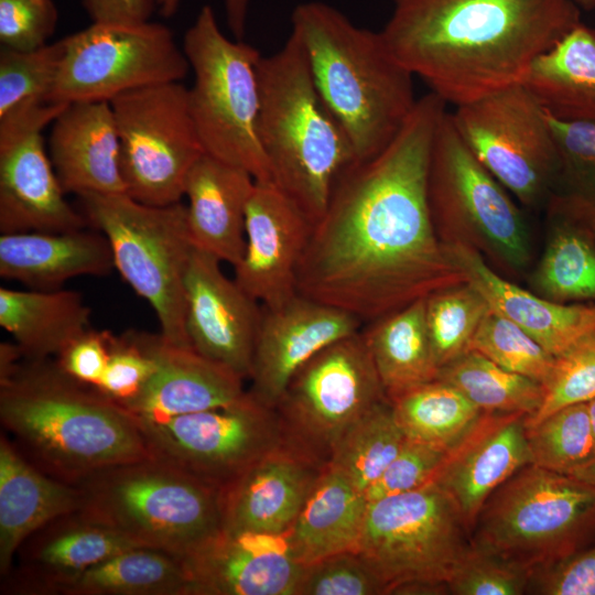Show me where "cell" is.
<instances>
[{"mask_svg":"<svg viewBox=\"0 0 595 595\" xmlns=\"http://www.w3.org/2000/svg\"><path fill=\"white\" fill-rule=\"evenodd\" d=\"M447 105L428 93L397 137L337 178L313 226L296 292L364 324L466 282L442 242L429 203V170Z\"/></svg>","mask_w":595,"mask_h":595,"instance_id":"6da1fadb","label":"cell"},{"mask_svg":"<svg viewBox=\"0 0 595 595\" xmlns=\"http://www.w3.org/2000/svg\"><path fill=\"white\" fill-rule=\"evenodd\" d=\"M380 33L393 57L454 107L522 82L578 25L571 0H390Z\"/></svg>","mask_w":595,"mask_h":595,"instance_id":"7a4b0ae2","label":"cell"},{"mask_svg":"<svg viewBox=\"0 0 595 595\" xmlns=\"http://www.w3.org/2000/svg\"><path fill=\"white\" fill-rule=\"evenodd\" d=\"M0 422L29 462L73 485L152 457L138 418L54 358H23L0 372Z\"/></svg>","mask_w":595,"mask_h":595,"instance_id":"3957f363","label":"cell"},{"mask_svg":"<svg viewBox=\"0 0 595 595\" xmlns=\"http://www.w3.org/2000/svg\"><path fill=\"white\" fill-rule=\"evenodd\" d=\"M291 25L316 89L347 134L356 162L380 153L416 104L414 76L393 57L380 31L357 26L331 4H298Z\"/></svg>","mask_w":595,"mask_h":595,"instance_id":"277c9868","label":"cell"},{"mask_svg":"<svg viewBox=\"0 0 595 595\" xmlns=\"http://www.w3.org/2000/svg\"><path fill=\"white\" fill-rule=\"evenodd\" d=\"M259 136L272 182L315 225L339 175L356 162L350 141L314 84L291 33L258 64Z\"/></svg>","mask_w":595,"mask_h":595,"instance_id":"5b68a950","label":"cell"},{"mask_svg":"<svg viewBox=\"0 0 595 595\" xmlns=\"http://www.w3.org/2000/svg\"><path fill=\"white\" fill-rule=\"evenodd\" d=\"M77 486L83 510L181 561L223 530L220 491L155 457L99 470Z\"/></svg>","mask_w":595,"mask_h":595,"instance_id":"8992f818","label":"cell"},{"mask_svg":"<svg viewBox=\"0 0 595 595\" xmlns=\"http://www.w3.org/2000/svg\"><path fill=\"white\" fill-rule=\"evenodd\" d=\"M183 51L194 74L188 106L204 152L256 182L273 183L259 136V52L228 39L210 6L187 29Z\"/></svg>","mask_w":595,"mask_h":595,"instance_id":"52a82bcc","label":"cell"},{"mask_svg":"<svg viewBox=\"0 0 595 595\" xmlns=\"http://www.w3.org/2000/svg\"><path fill=\"white\" fill-rule=\"evenodd\" d=\"M473 529L474 547L534 573L595 533V486L529 464L493 493Z\"/></svg>","mask_w":595,"mask_h":595,"instance_id":"ba28073f","label":"cell"},{"mask_svg":"<svg viewBox=\"0 0 595 595\" xmlns=\"http://www.w3.org/2000/svg\"><path fill=\"white\" fill-rule=\"evenodd\" d=\"M78 197L88 224L108 239L115 269L155 312L160 333L173 344L191 347L185 275L195 247L186 205H147L126 193Z\"/></svg>","mask_w":595,"mask_h":595,"instance_id":"9c48e42d","label":"cell"},{"mask_svg":"<svg viewBox=\"0 0 595 595\" xmlns=\"http://www.w3.org/2000/svg\"><path fill=\"white\" fill-rule=\"evenodd\" d=\"M461 512L436 483L369 501L357 551L387 594H439L472 542Z\"/></svg>","mask_w":595,"mask_h":595,"instance_id":"30bf717a","label":"cell"},{"mask_svg":"<svg viewBox=\"0 0 595 595\" xmlns=\"http://www.w3.org/2000/svg\"><path fill=\"white\" fill-rule=\"evenodd\" d=\"M428 190L443 244H466L510 271L528 267L531 244L522 212L467 148L448 111L434 137Z\"/></svg>","mask_w":595,"mask_h":595,"instance_id":"8fae6325","label":"cell"},{"mask_svg":"<svg viewBox=\"0 0 595 595\" xmlns=\"http://www.w3.org/2000/svg\"><path fill=\"white\" fill-rule=\"evenodd\" d=\"M386 398L360 331L301 366L274 410L285 444L325 466L345 430Z\"/></svg>","mask_w":595,"mask_h":595,"instance_id":"7c38bea8","label":"cell"},{"mask_svg":"<svg viewBox=\"0 0 595 595\" xmlns=\"http://www.w3.org/2000/svg\"><path fill=\"white\" fill-rule=\"evenodd\" d=\"M120 142L126 194L165 206L184 197L187 175L205 153L188 106V88L163 83L110 101Z\"/></svg>","mask_w":595,"mask_h":595,"instance_id":"4fadbf2b","label":"cell"},{"mask_svg":"<svg viewBox=\"0 0 595 595\" xmlns=\"http://www.w3.org/2000/svg\"><path fill=\"white\" fill-rule=\"evenodd\" d=\"M459 137L479 163L522 205L549 202L559 160L547 113L515 84L450 112Z\"/></svg>","mask_w":595,"mask_h":595,"instance_id":"5bb4252c","label":"cell"},{"mask_svg":"<svg viewBox=\"0 0 595 595\" xmlns=\"http://www.w3.org/2000/svg\"><path fill=\"white\" fill-rule=\"evenodd\" d=\"M62 41L55 102L111 101L131 90L181 82L191 71L171 29L158 22L91 23Z\"/></svg>","mask_w":595,"mask_h":595,"instance_id":"9a60e30c","label":"cell"},{"mask_svg":"<svg viewBox=\"0 0 595 595\" xmlns=\"http://www.w3.org/2000/svg\"><path fill=\"white\" fill-rule=\"evenodd\" d=\"M138 423L152 457L220 493L285 443L275 410L248 390L226 405L160 420L138 418Z\"/></svg>","mask_w":595,"mask_h":595,"instance_id":"2e32d148","label":"cell"},{"mask_svg":"<svg viewBox=\"0 0 595 595\" xmlns=\"http://www.w3.org/2000/svg\"><path fill=\"white\" fill-rule=\"evenodd\" d=\"M67 104L47 102L0 117V230L60 232L89 224L65 198L43 139Z\"/></svg>","mask_w":595,"mask_h":595,"instance_id":"e0dca14e","label":"cell"},{"mask_svg":"<svg viewBox=\"0 0 595 595\" xmlns=\"http://www.w3.org/2000/svg\"><path fill=\"white\" fill-rule=\"evenodd\" d=\"M216 257L194 248L185 275L192 348L249 378L262 305L227 278Z\"/></svg>","mask_w":595,"mask_h":595,"instance_id":"ac0fdd59","label":"cell"},{"mask_svg":"<svg viewBox=\"0 0 595 595\" xmlns=\"http://www.w3.org/2000/svg\"><path fill=\"white\" fill-rule=\"evenodd\" d=\"M313 226L273 183L256 182L246 208V246L234 267V280L262 306H277L293 298Z\"/></svg>","mask_w":595,"mask_h":595,"instance_id":"d6986e66","label":"cell"},{"mask_svg":"<svg viewBox=\"0 0 595 595\" xmlns=\"http://www.w3.org/2000/svg\"><path fill=\"white\" fill-rule=\"evenodd\" d=\"M355 315L295 294L267 307L257 333L248 390L267 407H275L295 371L331 344L361 331Z\"/></svg>","mask_w":595,"mask_h":595,"instance_id":"ffe728a7","label":"cell"},{"mask_svg":"<svg viewBox=\"0 0 595 595\" xmlns=\"http://www.w3.org/2000/svg\"><path fill=\"white\" fill-rule=\"evenodd\" d=\"M140 547L82 508L48 521L17 551L1 594L58 595L63 586L90 567Z\"/></svg>","mask_w":595,"mask_h":595,"instance_id":"44dd1931","label":"cell"},{"mask_svg":"<svg viewBox=\"0 0 595 595\" xmlns=\"http://www.w3.org/2000/svg\"><path fill=\"white\" fill-rule=\"evenodd\" d=\"M182 562L190 595H296L303 569L283 536L225 530Z\"/></svg>","mask_w":595,"mask_h":595,"instance_id":"7402d4cb","label":"cell"},{"mask_svg":"<svg viewBox=\"0 0 595 595\" xmlns=\"http://www.w3.org/2000/svg\"><path fill=\"white\" fill-rule=\"evenodd\" d=\"M526 416L483 413L437 473L433 483L453 499L468 530L493 493L531 464Z\"/></svg>","mask_w":595,"mask_h":595,"instance_id":"603a6c76","label":"cell"},{"mask_svg":"<svg viewBox=\"0 0 595 595\" xmlns=\"http://www.w3.org/2000/svg\"><path fill=\"white\" fill-rule=\"evenodd\" d=\"M155 364L141 392L123 408L149 420L167 419L226 405L247 390L244 378L192 347L167 340L161 333L133 331Z\"/></svg>","mask_w":595,"mask_h":595,"instance_id":"cb8c5ba5","label":"cell"},{"mask_svg":"<svg viewBox=\"0 0 595 595\" xmlns=\"http://www.w3.org/2000/svg\"><path fill=\"white\" fill-rule=\"evenodd\" d=\"M323 467L285 443L270 451L220 493L223 530L283 536Z\"/></svg>","mask_w":595,"mask_h":595,"instance_id":"d4e9b609","label":"cell"},{"mask_svg":"<svg viewBox=\"0 0 595 595\" xmlns=\"http://www.w3.org/2000/svg\"><path fill=\"white\" fill-rule=\"evenodd\" d=\"M47 151L66 194L126 193L110 101L67 104L52 122Z\"/></svg>","mask_w":595,"mask_h":595,"instance_id":"484cf974","label":"cell"},{"mask_svg":"<svg viewBox=\"0 0 595 595\" xmlns=\"http://www.w3.org/2000/svg\"><path fill=\"white\" fill-rule=\"evenodd\" d=\"M444 246L489 307L522 328L552 356L595 331V305L550 301L502 278L475 248L458 241Z\"/></svg>","mask_w":595,"mask_h":595,"instance_id":"4316f807","label":"cell"},{"mask_svg":"<svg viewBox=\"0 0 595 595\" xmlns=\"http://www.w3.org/2000/svg\"><path fill=\"white\" fill-rule=\"evenodd\" d=\"M255 178L244 169L204 153L192 166L184 196L195 248L235 267L242 257L246 208Z\"/></svg>","mask_w":595,"mask_h":595,"instance_id":"83f0119b","label":"cell"},{"mask_svg":"<svg viewBox=\"0 0 595 595\" xmlns=\"http://www.w3.org/2000/svg\"><path fill=\"white\" fill-rule=\"evenodd\" d=\"M115 269L110 244L99 230L1 234L0 275L33 290H57L72 278Z\"/></svg>","mask_w":595,"mask_h":595,"instance_id":"f1b7e54d","label":"cell"},{"mask_svg":"<svg viewBox=\"0 0 595 595\" xmlns=\"http://www.w3.org/2000/svg\"><path fill=\"white\" fill-rule=\"evenodd\" d=\"M77 485L58 480L29 462L10 437L0 436V576L12 567L22 542L39 528L82 508Z\"/></svg>","mask_w":595,"mask_h":595,"instance_id":"f546056e","label":"cell"},{"mask_svg":"<svg viewBox=\"0 0 595 595\" xmlns=\"http://www.w3.org/2000/svg\"><path fill=\"white\" fill-rule=\"evenodd\" d=\"M368 501L345 476L325 465L292 526L283 534L302 566L357 550Z\"/></svg>","mask_w":595,"mask_h":595,"instance_id":"4dcf8cb0","label":"cell"},{"mask_svg":"<svg viewBox=\"0 0 595 595\" xmlns=\"http://www.w3.org/2000/svg\"><path fill=\"white\" fill-rule=\"evenodd\" d=\"M521 84L548 115L595 122V29L581 22L531 63Z\"/></svg>","mask_w":595,"mask_h":595,"instance_id":"1f68e13d","label":"cell"},{"mask_svg":"<svg viewBox=\"0 0 595 595\" xmlns=\"http://www.w3.org/2000/svg\"><path fill=\"white\" fill-rule=\"evenodd\" d=\"M0 326L25 359L55 358L90 328V309L76 291L0 288Z\"/></svg>","mask_w":595,"mask_h":595,"instance_id":"d6a6232c","label":"cell"},{"mask_svg":"<svg viewBox=\"0 0 595 595\" xmlns=\"http://www.w3.org/2000/svg\"><path fill=\"white\" fill-rule=\"evenodd\" d=\"M361 328L381 386L389 400L437 378L436 361L425 322V298Z\"/></svg>","mask_w":595,"mask_h":595,"instance_id":"836d02e7","label":"cell"},{"mask_svg":"<svg viewBox=\"0 0 595 595\" xmlns=\"http://www.w3.org/2000/svg\"><path fill=\"white\" fill-rule=\"evenodd\" d=\"M58 595H190V581L180 559L136 547L90 567Z\"/></svg>","mask_w":595,"mask_h":595,"instance_id":"e575fe53","label":"cell"},{"mask_svg":"<svg viewBox=\"0 0 595 595\" xmlns=\"http://www.w3.org/2000/svg\"><path fill=\"white\" fill-rule=\"evenodd\" d=\"M552 235L536 268L533 292L550 301H595V238L577 221L551 212Z\"/></svg>","mask_w":595,"mask_h":595,"instance_id":"d590c367","label":"cell"},{"mask_svg":"<svg viewBox=\"0 0 595 595\" xmlns=\"http://www.w3.org/2000/svg\"><path fill=\"white\" fill-rule=\"evenodd\" d=\"M405 437L453 448L484 412L450 383L435 379L390 400Z\"/></svg>","mask_w":595,"mask_h":595,"instance_id":"8d00e7d4","label":"cell"},{"mask_svg":"<svg viewBox=\"0 0 595 595\" xmlns=\"http://www.w3.org/2000/svg\"><path fill=\"white\" fill-rule=\"evenodd\" d=\"M436 379L453 386L484 413L530 416L544 397L542 383L509 371L475 350L443 366Z\"/></svg>","mask_w":595,"mask_h":595,"instance_id":"74e56055","label":"cell"},{"mask_svg":"<svg viewBox=\"0 0 595 595\" xmlns=\"http://www.w3.org/2000/svg\"><path fill=\"white\" fill-rule=\"evenodd\" d=\"M388 398L357 418L335 444L331 466L364 494L385 472L404 442Z\"/></svg>","mask_w":595,"mask_h":595,"instance_id":"f35d334b","label":"cell"},{"mask_svg":"<svg viewBox=\"0 0 595 595\" xmlns=\"http://www.w3.org/2000/svg\"><path fill=\"white\" fill-rule=\"evenodd\" d=\"M526 430L532 465L573 475L595 457L588 403L564 407Z\"/></svg>","mask_w":595,"mask_h":595,"instance_id":"ab89813d","label":"cell"},{"mask_svg":"<svg viewBox=\"0 0 595 595\" xmlns=\"http://www.w3.org/2000/svg\"><path fill=\"white\" fill-rule=\"evenodd\" d=\"M489 305L467 281L425 298V322L440 369L468 351Z\"/></svg>","mask_w":595,"mask_h":595,"instance_id":"60d3db41","label":"cell"},{"mask_svg":"<svg viewBox=\"0 0 595 595\" xmlns=\"http://www.w3.org/2000/svg\"><path fill=\"white\" fill-rule=\"evenodd\" d=\"M64 53L63 41L32 51H0V117L52 99Z\"/></svg>","mask_w":595,"mask_h":595,"instance_id":"b9f144b4","label":"cell"},{"mask_svg":"<svg viewBox=\"0 0 595 595\" xmlns=\"http://www.w3.org/2000/svg\"><path fill=\"white\" fill-rule=\"evenodd\" d=\"M468 350H475L498 366L543 386L554 363V356L537 340L491 309L482 320Z\"/></svg>","mask_w":595,"mask_h":595,"instance_id":"7bdbcfd3","label":"cell"},{"mask_svg":"<svg viewBox=\"0 0 595 595\" xmlns=\"http://www.w3.org/2000/svg\"><path fill=\"white\" fill-rule=\"evenodd\" d=\"M547 117L559 160L551 196L595 201V122Z\"/></svg>","mask_w":595,"mask_h":595,"instance_id":"ee69618b","label":"cell"},{"mask_svg":"<svg viewBox=\"0 0 595 595\" xmlns=\"http://www.w3.org/2000/svg\"><path fill=\"white\" fill-rule=\"evenodd\" d=\"M543 387L542 404L534 414L526 416V425L536 424L564 407L595 399V331L554 357Z\"/></svg>","mask_w":595,"mask_h":595,"instance_id":"f6af8a7d","label":"cell"},{"mask_svg":"<svg viewBox=\"0 0 595 595\" xmlns=\"http://www.w3.org/2000/svg\"><path fill=\"white\" fill-rule=\"evenodd\" d=\"M296 595H387V592L359 551L349 550L303 566Z\"/></svg>","mask_w":595,"mask_h":595,"instance_id":"bcb514c9","label":"cell"},{"mask_svg":"<svg viewBox=\"0 0 595 595\" xmlns=\"http://www.w3.org/2000/svg\"><path fill=\"white\" fill-rule=\"evenodd\" d=\"M533 573L473 544L447 584L456 595H520L529 589Z\"/></svg>","mask_w":595,"mask_h":595,"instance_id":"7dc6e473","label":"cell"},{"mask_svg":"<svg viewBox=\"0 0 595 595\" xmlns=\"http://www.w3.org/2000/svg\"><path fill=\"white\" fill-rule=\"evenodd\" d=\"M448 452L447 448L405 437L396 457L365 493L367 501L433 483Z\"/></svg>","mask_w":595,"mask_h":595,"instance_id":"c3c4849f","label":"cell"},{"mask_svg":"<svg viewBox=\"0 0 595 595\" xmlns=\"http://www.w3.org/2000/svg\"><path fill=\"white\" fill-rule=\"evenodd\" d=\"M154 369L153 359L141 347L133 331L119 336L112 334L106 369L94 387L125 407L138 397Z\"/></svg>","mask_w":595,"mask_h":595,"instance_id":"681fc988","label":"cell"},{"mask_svg":"<svg viewBox=\"0 0 595 595\" xmlns=\"http://www.w3.org/2000/svg\"><path fill=\"white\" fill-rule=\"evenodd\" d=\"M57 22L54 7L35 0H0V43L15 51L44 46Z\"/></svg>","mask_w":595,"mask_h":595,"instance_id":"f907efd6","label":"cell"},{"mask_svg":"<svg viewBox=\"0 0 595 595\" xmlns=\"http://www.w3.org/2000/svg\"><path fill=\"white\" fill-rule=\"evenodd\" d=\"M529 589L544 595H595V545L536 571Z\"/></svg>","mask_w":595,"mask_h":595,"instance_id":"816d5d0a","label":"cell"},{"mask_svg":"<svg viewBox=\"0 0 595 595\" xmlns=\"http://www.w3.org/2000/svg\"><path fill=\"white\" fill-rule=\"evenodd\" d=\"M111 336L109 331L90 327L71 342L54 359L72 378L96 386L108 363Z\"/></svg>","mask_w":595,"mask_h":595,"instance_id":"f5cc1de1","label":"cell"},{"mask_svg":"<svg viewBox=\"0 0 595 595\" xmlns=\"http://www.w3.org/2000/svg\"><path fill=\"white\" fill-rule=\"evenodd\" d=\"M93 23L138 24L150 21L156 0H83Z\"/></svg>","mask_w":595,"mask_h":595,"instance_id":"db71d44e","label":"cell"},{"mask_svg":"<svg viewBox=\"0 0 595 595\" xmlns=\"http://www.w3.org/2000/svg\"><path fill=\"white\" fill-rule=\"evenodd\" d=\"M550 212L564 215L584 226L595 238V201L553 195L549 202Z\"/></svg>","mask_w":595,"mask_h":595,"instance_id":"11a10c76","label":"cell"},{"mask_svg":"<svg viewBox=\"0 0 595 595\" xmlns=\"http://www.w3.org/2000/svg\"><path fill=\"white\" fill-rule=\"evenodd\" d=\"M250 0H223L227 25L236 40H242L246 33Z\"/></svg>","mask_w":595,"mask_h":595,"instance_id":"9f6ffc18","label":"cell"},{"mask_svg":"<svg viewBox=\"0 0 595 595\" xmlns=\"http://www.w3.org/2000/svg\"><path fill=\"white\" fill-rule=\"evenodd\" d=\"M572 476L595 486V457L578 468Z\"/></svg>","mask_w":595,"mask_h":595,"instance_id":"6f0895ef","label":"cell"},{"mask_svg":"<svg viewBox=\"0 0 595 595\" xmlns=\"http://www.w3.org/2000/svg\"><path fill=\"white\" fill-rule=\"evenodd\" d=\"M182 0H156V10L164 18L173 17Z\"/></svg>","mask_w":595,"mask_h":595,"instance_id":"680465c9","label":"cell"},{"mask_svg":"<svg viewBox=\"0 0 595 595\" xmlns=\"http://www.w3.org/2000/svg\"><path fill=\"white\" fill-rule=\"evenodd\" d=\"M571 1H573L580 9L595 10V0H571Z\"/></svg>","mask_w":595,"mask_h":595,"instance_id":"91938a15","label":"cell"},{"mask_svg":"<svg viewBox=\"0 0 595 595\" xmlns=\"http://www.w3.org/2000/svg\"><path fill=\"white\" fill-rule=\"evenodd\" d=\"M587 403H588L589 415H591L592 425H593L594 435H595V399H593L592 401Z\"/></svg>","mask_w":595,"mask_h":595,"instance_id":"94428289","label":"cell"},{"mask_svg":"<svg viewBox=\"0 0 595 595\" xmlns=\"http://www.w3.org/2000/svg\"><path fill=\"white\" fill-rule=\"evenodd\" d=\"M35 1L46 7H54L53 0H35Z\"/></svg>","mask_w":595,"mask_h":595,"instance_id":"6125c7cd","label":"cell"}]
</instances>
